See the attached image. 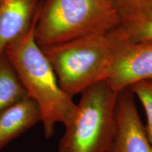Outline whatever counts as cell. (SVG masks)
<instances>
[{"label":"cell","mask_w":152,"mask_h":152,"mask_svg":"<svg viewBox=\"0 0 152 152\" xmlns=\"http://www.w3.org/2000/svg\"><path fill=\"white\" fill-rule=\"evenodd\" d=\"M26 97L23 85L4 52L0 55V112Z\"/></svg>","instance_id":"obj_10"},{"label":"cell","mask_w":152,"mask_h":152,"mask_svg":"<svg viewBox=\"0 0 152 152\" xmlns=\"http://www.w3.org/2000/svg\"><path fill=\"white\" fill-rule=\"evenodd\" d=\"M111 64L106 81L116 92L136 83L152 81V42H135L118 28L106 33Z\"/></svg>","instance_id":"obj_5"},{"label":"cell","mask_w":152,"mask_h":152,"mask_svg":"<svg viewBox=\"0 0 152 152\" xmlns=\"http://www.w3.org/2000/svg\"><path fill=\"white\" fill-rule=\"evenodd\" d=\"M42 49L61 88L71 97L106 80L111 59L106 33L86 36Z\"/></svg>","instance_id":"obj_4"},{"label":"cell","mask_w":152,"mask_h":152,"mask_svg":"<svg viewBox=\"0 0 152 152\" xmlns=\"http://www.w3.org/2000/svg\"><path fill=\"white\" fill-rule=\"evenodd\" d=\"M33 28L5 49L28 96L35 101L42 114L44 134L50 138L55 126H66L77 111L73 97L61 88L52 66L34 38Z\"/></svg>","instance_id":"obj_1"},{"label":"cell","mask_w":152,"mask_h":152,"mask_svg":"<svg viewBox=\"0 0 152 152\" xmlns=\"http://www.w3.org/2000/svg\"><path fill=\"white\" fill-rule=\"evenodd\" d=\"M41 122L40 109L28 96L0 112V151Z\"/></svg>","instance_id":"obj_9"},{"label":"cell","mask_w":152,"mask_h":152,"mask_svg":"<svg viewBox=\"0 0 152 152\" xmlns=\"http://www.w3.org/2000/svg\"><path fill=\"white\" fill-rule=\"evenodd\" d=\"M118 27L110 0H42L34 29L41 49Z\"/></svg>","instance_id":"obj_2"},{"label":"cell","mask_w":152,"mask_h":152,"mask_svg":"<svg viewBox=\"0 0 152 152\" xmlns=\"http://www.w3.org/2000/svg\"><path fill=\"white\" fill-rule=\"evenodd\" d=\"M118 28L135 42H152V0H110Z\"/></svg>","instance_id":"obj_8"},{"label":"cell","mask_w":152,"mask_h":152,"mask_svg":"<svg viewBox=\"0 0 152 152\" xmlns=\"http://www.w3.org/2000/svg\"><path fill=\"white\" fill-rule=\"evenodd\" d=\"M135 99L129 88L118 93L115 130L106 152H152Z\"/></svg>","instance_id":"obj_6"},{"label":"cell","mask_w":152,"mask_h":152,"mask_svg":"<svg viewBox=\"0 0 152 152\" xmlns=\"http://www.w3.org/2000/svg\"><path fill=\"white\" fill-rule=\"evenodd\" d=\"M80 94L76 113L65 126L58 152H106L115 130L118 92L104 80Z\"/></svg>","instance_id":"obj_3"},{"label":"cell","mask_w":152,"mask_h":152,"mask_svg":"<svg viewBox=\"0 0 152 152\" xmlns=\"http://www.w3.org/2000/svg\"><path fill=\"white\" fill-rule=\"evenodd\" d=\"M131 92L143 106L147 117L145 130L152 145V81H143L132 85Z\"/></svg>","instance_id":"obj_11"},{"label":"cell","mask_w":152,"mask_h":152,"mask_svg":"<svg viewBox=\"0 0 152 152\" xmlns=\"http://www.w3.org/2000/svg\"><path fill=\"white\" fill-rule=\"evenodd\" d=\"M42 0H0V55L35 28Z\"/></svg>","instance_id":"obj_7"}]
</instances>
